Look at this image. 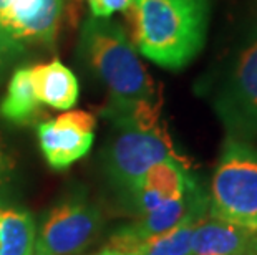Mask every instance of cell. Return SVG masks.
<instances>
[{"label":"cell","instance_id":"obj_1","mask_svg":"<svg viewBox=\"0 0 257 255\" xmlns=\"http://www.w3.org/2000/svg\"><path fill=\"white\" fill-rule=\"evenodd\" d=\"M78 53L110 93L103 116L113 126H160L161 95L121 25L110 19H86Z\"/></svg>","mask_w":257,"mask_h":255},{"label":"cell","instance_id":"obj_2","mask_svg":"<svg viewBox=\"0 0 257 255\" xmlns=\"http://www.w3.org/2000/svg\"><path fill=\"white\" fill-rule=\"evenodd\" d=\"M126 12L138 52L161 68H186L206 43L211 0H131Z\"/></svg>","mask_w":257,"mask_h":255},{"label":"cell","instance_id":"obj_3","mask_svg":"<svg viewBox=\"0 0 257 255\" xmlns=\"http://www.w3.org/2000/svg\"><path fill=\"white\" fill-rule=\"evenodd\" d=\"M209 214L257 230V149L227 136L211 184Z\"/></svg>","mask_w":257,"mask_h":255},{"label":"cell","instance_id":"obj_4","mask_svg":"<svg viewBox=\"0 0 257 255\" xmlns=\"http://www.w3.org/2000/svg\"><path fill=\"white\" fill-rule=\"evenodd\" d=\"M212 106L227 136L257 139V32L242 43L217 86Z\"/></svg>","mask_w":257,"mask_h":255},{"label":"cell","instance_id":"obj_5","mask_svg":"<svg viewBox=\"0 0 257 255\" xmlns=\"http://www.w3.org/2000/svg\"><path fill=\"white\" fill-rule=\"evenodd\" d=\"M105 153V171L111 184L126 194L151 166L166 159L186 161L165 128L114 126Z\"/></svg>","mask_w":257,"mask_h":255},{"label":"cell","instance_id":"obj_6","mask_svg":"<svg viewBox=\"0 0 257 255\" xmlns=\"http://www.w3.org/2000/svg\"><path fill=\"white\" fill-rule=\"evenodd\" d=\"M101 214L83 196H73L58 202L35 238L34 255H75L90 245L100 230Z\"/></svg>","mask_w":257,"mask_h":255},{"label":"cell","instance_id":"obj_7","mask_svg":"<svg viewBox=\"0 0 257 255\" xmlns=\"http://www.w3.org/2000/svg\"><path fill=\"white\" fill-rule=\"evenodd\" d=\"M95 116L81 110H68L38 124V144L47 164L63 171L88 154L95 141Z\"/></svg>","mask_w":257,"mask_h":255},{"label":"cell","instance_id":"obj_8","mask_svg":"<svg viewBox=\"0 0 257 255\" xmlns=\"http://www.w3.org/2000/svg\"><path fill=\"white\" fill-rule=\"evenodd\" d=\"M65 0H0V35L27 47L53 45Z\"/></svg>","mask_w":257,"mask_h":255},{"label":"cell","instance_id":"obj_9","mask_svg":"<svg viewBox=\"0 0 257 255\" xmlns=\"http://www.w3.org/2000/svg\"><path fill=\"white\" fill-rule=\"evenodd\" d=\"M207 205L209 197L196 182L183 197L169 200L151 212L140 215V219L118 227L110 237V247L130 255L146 240L171 230L189 214L196 210H207Z\"/></svg>","mask_w":257,"mask_h":255},{"label":"cell","instance_id":"obj_10","mask_svg":"<svg viewBox=\"0 0 257 255\" xmlns=\"http://www.w3.org/2000/svg\"><path fill=\"white\" fill-rule=\"evenodd\" d=\"M194 184L196 179L188 169V161L166 159L151 166L126 196L135 212L143 215L169 200L183 197Z\"/></svg>","mask_w":257,"mask_h":255},{"label":"cell","instance_id":"obj_11","mask_svg":"<svg viewBox=\"0 0 257 255\" xmlns=\"http://www.w3.org/2000/svg\"><path fill=\"white\" fill-rule=\"evenodd\" d=\"M257 230L245 229L231 222L202 219L191 238V255H250Z\"/></svg>","mask_w":257,"mask_h":255},{"label":"cell","instance_id":"obj_12","mask_svg":"<svg viewBox=\"0 0 257 255\" xmlns=\"http://www.w3.org/2000/svg\"><path fill=\"white\" fill-rule=\"evenodd\" d=\"M34 86L40 105L50 106L58 111H68L78 103L80 83L75 73L60 62L40 63L32 68Z\"/></svg>","mask_w":257,"mask_h":255},{"label":"cell","instance_id":"obj_13","mask_svg":"<svg viewBox=\"0 0 257 255\" xmlns=\"http://www.w3.org/2000/svg\"><path fill=\"white\" fill-rule=\"evenodd\" d=\"M40 110L37 98L32 67H20L9 80L7 91L0 103V116L14 124H25L32 121Z\"/></svg>","mask_w":257,"mask_h":255},{"label":"cell","instance_id":"obj_14","mask_svg":"<svg viewBox=\"0 0 257 255\" xmlns=\"http://www.w3.org/2000/svg\"><path fill=\"white\" fill-rule=\"evenodd\" d=\"M37 227L29 210L0 205V255H34Z\"/></svg>","mask_w":257,"mask_h":255},{"label":"cell","instance_id":"obj_15","mask_svg":"<svg viewBox=\"0 0 257 255\" xmlns=\"http://www.w3.org/2000/svg\"><path fill=\"white\" fill-rule=\"evenodd\" d=\"M206 210H196L183 219L176 227L146 240L130 255H191V238Z\"/></svg>","mask_w":257,"mask_h":255},{"label":"cell","instance_id":"obj_16","mask_svg":"<svg viewBox=\"0 0 257 255\" xmlns=\"http://www.w3.org/2000/svg\"><path fill=\"white\" fill-rule=\"evenodd\" d=\"M15 171H17L15 156L12 149L9 148V144L5 143V139L0 136V199L4 197V194L7 192V189L12 184Z\"/></svg>","mask_w":257,"mask_h":255},{"label":"cell","instance_id":"obj_17","mask_svg":"<svg viewBox=\"0 0 257 255\" xmlns=\"http://www.w3.org/2000/svg\"><path fill=\"white\" fill-rule=\"evenodd\" d=\"M24 47H20L14 42H9L5 37L0 35V81L7 75L10 67L24 55Z\"/></svg>","mask_w":257,"mask_h":255},{"label":"cell","instance_id":"obj_18","mask_svg":"<svg viewBox=\"0 0 257 255\" xmlns=\"http://www.w3.org/2000/svg\"><path fill=\"white\" fill-rule=\"evenodd\" d=\"M88 5L95 19H110L114 12H126L131 0H88Z\"/></svg>","mask_w":257,"mask_h":255},{"label":"cell","instance_id":"obj_19","mask_svg":"<svg viewBox=\"0 0 257 255\" xmlns=\"http://www.w3.org/2000/svg\"><path fill=\"white\" fill-rule=\"evenodd\" d=\"M93 255H128V253H123L119 250H114V248H111V247H106V248H103V250L93 253Z\"/></svg>","mask_w":257,"mask_h":255}]
</instances>
